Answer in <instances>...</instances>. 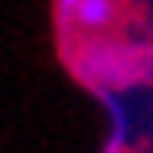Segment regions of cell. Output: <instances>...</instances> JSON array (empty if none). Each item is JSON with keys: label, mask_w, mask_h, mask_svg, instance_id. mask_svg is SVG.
Instances as JSON below:
<instances>
[{"label": "cell", "mask_w": 153, "mask_h": 153, "mask_svg": "<svg viewBox=\"0 0 153 153\" xmlns=\"http://www.w3.org/2000/svg\"><path fill=\"white\" fill-rule=\"evenodd\" d=\"M79 21L87 29H95L108 21V0H83V8H79Z\"/></svg>", "instance_id": "1"}]
</instances>
